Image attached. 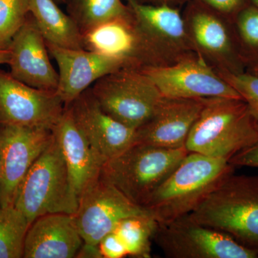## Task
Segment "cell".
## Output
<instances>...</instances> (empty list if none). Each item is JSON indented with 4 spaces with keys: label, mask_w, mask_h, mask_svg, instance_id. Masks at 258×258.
Wrapping results in <instances>:
<instances>
[{
    "label": "cell",
    "mask_w": 258,
    "mask_h": 258,
    "mask_svg": "<svg viewBox=\"0 0 258 258\" xmlns=\"http://www.w3.org/2000/svg\"><path fill=\"white\" fill-rule=\"evenodd\" d=\"M235 169L225 159L189 152L144 208L159 224L189 215Z\"/></svg>",
    "instance_id": "6da1fadb"
},
{
    "label": "cell",
    "mask_w": 258,
    "mask_h": 258,
    "mask_svg": "<svg viewBox=\"0 0 258 258\" xmlns=\"http://www.w3.org/2000/svg\"><path fill=\"white\" fill-rule=\"evenodd\" d=\"M258 137L257 122L242 99L205 98L186 139L188 152L230 160Z\"/></svg>",
    "instance_id": "7a4b0ae2"
},
{
    "label": "cell",
    "mask_w": 258,
    "mask_h": 258,
    "mask_svg": "<svg viewBox=\"0 0 258 258\" xmlns=\"http://www.w3.org/2000/svg\"><path fill=\"white\" fill-rule=\"evenodd\" d=\"M189 215L258 252V175L230 174Z\"/></svg>",
    "instance_id": "3957f363"
},
{
    "label": "cell",
    "mask_w": 258,
    "mask_h": 258,
    "mask_svg": "<svg viewBox=\"0 0 258 258\" xmlns=\"http://www.w3.org/2000/svg\"><path fill=\"white\" fill-rule=\"evenodd\" d=\"M188 153L185 147L166 149L135 143L105 163L101 178L132 203L144 207Z\"/></svg>",
    "instance_id": "277c9868"
},
{
    "label": "cell",
    "mask_w": 258,
    "mask_h": 258,
    "mask_svg": "<svg viewBox=\"0 0 258 258\" xmlns=\"http://www.w3.org/2000/svg\"><path fill=\"white\" fill-rule=\"evenodd\" d=\"M14 206L30 225L43 215L77 212L79 201L71 189L63 155L54 134L52 142L19 186Z\"/></svg>",
    "instance_id": "5b68a950"
},
{
    "label": "cell",
    "mask_w": 258,
    "mask_h": 258,
    "mask_svg": "<svg viewBox=\"0 0 258 258\" xmlns=\"http://www.w3.org/2000/svg\"><path fill=\"white\" fill-rule=\"evenodd\" d=\"M127 3L142 37L146 66H171L198 54L179 10L137 0Z\"/></svg>",
    "instance_id": "8992f818"
},
{
    "label": "cell",
    "mask_w": 258,
    "mask_h": 258,
    "mask_svg": "<svg viewBox=\"0 0 258 258\" xmlns=\"http://www.w3.org/2000/svg\"><path fill=\"white\" fill-rule=\"evenodd\" d=\"M91 90L103 111L136 130L150 118L162 98L150 79L133 68L103 76Z\"/></svg>",
    "instance_id": "52a82bcc"
},
{
    "label": "cell",
    "mask_w": 258,
    "mask_h": 258,
    "mask_svg": "<svg viewBox=\"0 0 258 258\" xmlns=\"http://www.w3.org/2000/svg\"><path fill=\"white\" fill-rule=\"evenodd\" d=\"M153 240L169 258H257V250L184 215L159 224Z\"/></svg>",
    "instance_id": "ba28073f"
},
{
    "label": "cell",
    "mask_w": 258,
    "mask_h": 258,
    "mask_svg": "<svg viewBox=\"0 0 258 258\" xmlns=\"http://www.w3.org/2000/svg\"><path fill=\"white\" fill-rule=\"evenodd\" d=\"M139 70L155 84L164 97L242 99L198 54L171 66H146Z\"/></svg>",
    "instance_id": "9c48e42d"
},
{
    "label": "cell",
    "mask_w": 258,
    "mask_h": 258,
    "mask_svg": "<svg viewBox=\"0 0 258 258\" xmlns=\"http://www.w3.org/2000/svg\"><path fill=\"white\" fill-rule=\"evenodd\" d=\"M52 138V129L0 124V207L14 205L19 186Z\"/></svg>",
    "instance_id": "30bf717a"
},
{
    "label": "cell",
    "mask_w": 258,
    "mask_h": 258,
    "mask_svg": "<svg viewBox=\"0 0 258 258\" xmlns=\"http://www.w3.org/2000/svg\"><path fill=\"white\" fill-rule=\"evenodd\" d=\"M64 108L57 93L32 88L0 70V124L52 129Z\"/></svg>",
    "instance_id": "8fae6325"
},
{
    "label": "cell",
    "mask_w": 258,
    "mask_h": 258,
    "mask_svg": "<svg viewBox=\"0 0 258 258\" xmlns=\"http://www.w3.org/2000/svg\"><path fill=\"white\" fill-rule=\"evenodd\" d=\"M184 19L197 53L215 71L232 74L244 72L247 64L241 53L237 35L219 13L194 7Z\"/></svg>",
    "instance_id": "7c38bea8"
},
{
    "label": "cell",
    "mask_w": 258,
    "mask_h": 258,
    "mask_svg": "<svg viewBox=\"0 0 258 258\" xmlns=\"http://www.w3.org/2000/svg\"><path fill=\"white\" fill-rule=\"evenodd\" d=\"M147 214H150L147 209L132 203L100 177L80 198L74 215L84 243L98 245L121 220Z\"/></svg>",
    "instance_id": "4fadbf2b"
},
{
    "label": "cell",
    "mask_w": 258,
    "mask_h": 258,
    "mask_svg": "<svg viewBox=\"0 0 258 258\" xmlns=\"http://www.w3.org/2000/svg\"><path fill=\"white\" fill-rule=\"evenodd\" d=\"M66 107L103 165L135 144L137 130L103 111L91 88Z\"/></svg>",
    "instance_id": "5bb4252c"
},
{
    "label": "cell",
    "mask_w": 258,
    "mask_h": 258,
    "mask_svg": "<svg viewBox=\"0 0 258 258\" xmlns=\"http://www.w3.org/2000/svg\"><path fill=\"white\" fill-rule=\"evenodd\" d=\"M46 45L58 66L59 83L56 93L66 106L103 76L130 68L121 59L93 51Z\"/></svg>",
    "instance_id": "9a60e30c"
},
{
    "label": "cell",
    "mask_w": 258,
    "mask_h": 258,
    "mask_svg": "<svg viewBox=\"0 0 258 258\" xmlns=\"http://www.w3.org/2000/svg\"><path fill=\"white\" fill-rule=\"evenodd\" d=\"M10 74L42 91L57 92L59 75L50 60L46 42L30 13L9 47Z\"/></svg>",
    "instance_id": "2e32d148"
},
{
    "label": "cell",
    "mask_w": 258,
    "mask_h": 258,
    "mask_svg": "<svg viewBox=\"0 0 258 258\" xmlns=\"http://www.w3.org/2000/svg\"><path fill=\"white\" fill-rule=\"evenodd\" d=\"M205 101V98L162 96L150 118L137 129L135 143L166 149L185 147Z\"/></svg>",
    "instance_id": "e0dca14e"
},
{
    "label": "cell",
    "mask_w": 258,
    "mask_h": 258,
    "mask_svg": "<svg viewBox=\"0 0 258 258\" xmlns=\"http://www.w3.org/2000/svg\"><path fill=\"white\" fill-rule=\"evenodd\" d=\"M52 132L60 144L71 189L79 203L83 194L101 177L103 163L78 128L67 107Z\"/></svg>",
    "instance_id": "ac0fdd59"
},
{
    "label": "cell",
    "mask_w": 258,
    "mask_h": 258,
    "mask_svg": "<svg viewBox=\"0 0 258 258\" xmlns=\"http://www.w3.org/2000/svg\"><path fill=\"white\" fill-rule=\"evenodd\" d=\"M83 242L74 215L49 214L38 217L29 227L23 257H76Z\"/></svg>",
    "instance_id": "d6986e66"
},
{
    "label": "cell",
    "mask_w": 258,
    "mask_h": 258,
    "mask_svg": "<svg viewBox=\"0 0 258 258\" xmlns=\"http://www.w3.org/2000/svg\"><path fill=\"white\" fill-rule=\"evenodd\" d=\"M82 35L85 50L121 59L133 69L146 66L142 37L130 9L128 14L101 24Z\"/></svg>",
    "instance_id": "ffe728a7"
},
{
    "label": "cell",
    "mask_w": 258,
    "mask_h": 258,
    "mask_svg": "<svg viewBox=\"0 0 258 258\" xmlns=\"http://www.w3.org/2000/svg\"><path fill=\"white\" fill-rule=\"evenodd\" d=\"M29 12L46 43L63 48L83 49L82 32L77 23L54 0H30Z\"/></svg>",
    "instance_id": "44dd1931"
},
{
    "label": "cell",
    "mask_w": 258,
    "mask_h": 258,
    "mask_svg": "<svg viewBox=\"0 0 258 258\" xmlns=\"http://www.w3.org/2000/svg\"><path fill=\"white\" fill-rule=\"evenodd\" d=\"M157 226L154 217L147 214L127 217L113 231L124 244L128 255L149 258L151 257V242Z\"/></svg>",
    "instance_id": "7402d4cb"
},
{
    "label": "cell",
    "mask_w": 258,
    "mask_h": 258,
    "mask_svg": "<svg viewBox=\"0 0 258 258\" xmlns=\"http://www.w3.org/2000/svg\"><path fill=\"white\" fill-rule=\"evenodd\" d=\"M30 226L26 216L14 205L0 207V258L23 257Z\"/></svg>",
    "instance_id": "603a6c76"
},
{
    "label": "cell",
    "mask_w": 258,
    "mask_h": 258,
    "mask_svg": "<svg viewBox=\"0 0 258 258\" xmlns=\"http://www.w3.org/2000/svg\"><path fill=\"white\" fill-rule=\"evenodd\" d=\"M128 13V5L121 0H77L73 18L83 34Z\"/></svg>",
    "instance_id": "cb8c5ba5"
},
{
    "label": "cell",
    "mask_w": 258,
    "mask_h": 258,
    "mask_svg": "<svg viewBox=\"0 0 258 258\" xmlns=\"http://www.w3.org/2000/svg\"><path fill=\"white\" fill-rule=\"evenodd\" d=\"M235 24L241 53L247 66L251 67L258 63V8L241 10Z\"/></svg>",
    "instance_id": "d4e9b609"
},
{
    "label": "cell",
    "mask_w": 258,
    "mask_h": 258,
    "mask_svg": "<svg viewBox=\"0 0 258 258\" xmlns=\"http://www.w3.org/2000/svg\"><path fill=\"white\" fill-rule=\"evenodd\" d=\"M30 0H0V49H9L12 40L25 23Z\"/></svg>",
    "instance_id": "484cf974"
},
{
    "label": "cell",
    "mask_w": 258,
    "mask_h": 258,
    "mask_svg": "<svg viewBox=\"0 0 258 258\" xmlns=\"http://www.w3.org/2000/svg\"><path fill=\"white\" fill-rule=\"evenodd\" d=\"M216 72L240 95L247 103L249 113L258 123V76L249 71L240 74L220 71Z\"/></svg>",
    "instance_id": "4316f807"
},
{
    "label": "cell",
    "mask_w": 258,
    "mask_h": 258,
    "mask_svg": "<svg viewBox=\"0 0 258 258\" xmlns=\"http://www.w3.org/2000/svg\"><path fill=\"white\" fill-rule=\"evenodd\" d=\"M98 245L103 258H122L128 256L124 244L113 231L107 234Z\"/></svg>",
    "instance_id": "83f0119b"
},
{
    "label": "cell",
    "mask_w": 258,
    "mask_h": 258,
    "mask_svg": "<svg viewBox=\"0 0 258 258\" xmlns=\"http://www.w3.org/2000/svg\"><path fill=\"white\" fill-rule=\"evenodd\" d=\"M257 126L258 129L257 122ZM229 163L235 167L246 166L258 169V137L253 144L244 148L231 158Z\"/></svg>",
    "instance_id": "f1b7e54d"
},
{
    "label": "cell",
    "mask_w": 258,
    "mask_h": 258,
    "mask_svg": "<svg viewBox=\"0 0 258 258\" xmlns=\"http://www.w3.org/2000/svg\"><path fill=\"white\" fill-rule=\"evenodd\" d=\"M219 14L230 15L238 11L242 0H200Z\"/></svg>",
    "instance_id": "f546056e"
},
{
    "label": "cell",
    "mask_w": 258,
    "mask_h": 258,
    "mask_svg": "<svg viewBox=\"0 0 258 258\" xmlns=\"http://www.w3.org/2000/svg\"><path fill=\"white\" fill-rule=\"evenodd\" d=\"M76 257L103 258L98 245L84 243L79 249Z\"/></svg>",
    "instance_id": "4dcf8cb0"
},
{
    "label": "cell",
    "mask_w": 258,
    "mask_h": 258,
    "mask_svg": "<svg viewBox=\"0 0 258 258\" xmlns=\"http://www.w3.org/2000/svg\"><path fill=\"white\" fill-rule=\"evenodd\" d=\"M137 1L139 2V3H144V4L154 5H167L172 6V5L182 3L185 0H137Z\"/></svg>",
    "instance_id": "1f68e13d"
},
{
    "label": "cell",
    "mask_w": 258,
    "mask_h": 258,
    "mask_svg": "<svg viewBox=\"0 0 258 258\" xmlns=\"http://www.w3.org/2000/svg\"><path fill=\"white\" fill-rule=\"evenodd\" d=\"M10 59L9 49H0V64L9 63Z\"/></svg>",
    "instance_id": "d6a6232c"
},
{
    "label": "cell",
    "mask_w": 258,
    "mask_h": 258,
    "mask_svg": "<svg viewBox=\"0 0 258 258\" xmlns=\"http://www.w3.org/2000/svg\"><path fill=\"white\" fill-rule=\"evenodd\" d=\"M249 72L252 73V74L256 75L258 76V63L251 66Z\"/></svg>",
    "instance_id": "836d02e7"
},
{
    "label": "cell",
    "mask_w": 258,
    "mask_h": 258,
    "mask_svg": "<svg viewBox=\"0 0 258 258\" xmlns=\"http://www.w3.org/2000/svg\"><path fill=\"white\" fill-rule=\"evenodd\" d=\"M252 2L253 3L254 6L258 8V0H252Z\"/></svg>",
    "instance_id": "e575fe53"
},
{
    "label": "cell",
    "mask_w": 258,
    "mask_h": 258,
    "mask_svg": "<svg viewBox=\"0 0 258 258\" xmlns=\"http://www.w3.org/2000/svg\"><path fill=\"white\" fill-rule=\"evenodd\" d=\"M0 170H1V151H0Z\"/></svg>",
    "instance_id": "d590c367"
},
{
    "label": "cell",
    "mask_w": 258,
    "mask_h": 258,
    "mask_svg": "<svg viewBox=\"0 0 258 258\" xmlns=\"http://www.w3.org/2000/svg\"><path fill=\"white\" fill-rule=\"evenodd\" d=\"M60 1H62V2H66V0H60Z\"/></svg>",
    "instance_id": "8d00e7d4"
}]
</instances>
